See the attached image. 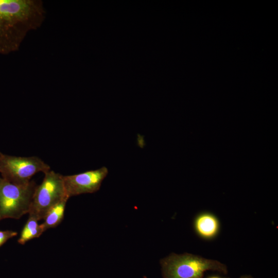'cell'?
I'll return each instance as SVG.
<instances>
[{
  "mask_svg": "<svg viewBox=\"0 0 278 278\" xmlns=\"http://www.w3.org/2000/svg\"><path fill=\"white\" fill-rule=\"evenodd\" d=\"M46 11L40 0H0V55L19 50L29 32L39 28Z\"/></svg>",
  "mask_w": 278,
  "mask_h": 278,
  "instance_id": "6da1fadb",
  "label": "cell"
},
{
  "mask_svg": "<svg viewBox=\"0 0 278 278\" xmlns=\"http://www.w3.org/2000/svg\"><path fill=\"white\" fill-rule=\"evenodd\" d=\"M163 278H202L207 270L227 274L225 265L188 253H172L160 260Z\"/></svg>",
  "mask_w": 278,
  "mask_h": 278,
  "instance_id": "7a4b0ae2",
  "label": "cell"
},
{
  "mask_svg": "<svg viewBox=\"0 0 278 278\" xmlns=\"http://www.w3.org/2000/svg\"><path fill=\"white\" fill-rule=\"evenodd\" d=\"M37 186L31 180L18 184L0 178L1 218L19 219L28 214Z\"/></svg>",
  "mask_w": 278,
  "mask_h": 278,
  "instance_id": "3957f363",
  "label": "cell"
},
{
  "mask_svg": "<svg viewBox=\"0 0 278 278\" xmlns=\"http://www.w3.org/2000/svg\"><path fill=\"white\" fill-rule=\"evenodd\" d=\"M67 196L63 180V175L53 170L44 173L42 183L34 192L29 216L37 220L43 219L48 211Z\"/></svg>",
  "mask_w": 278,
  "mask_h": 278,
  "instance_id": "277c9868",
  "label": "cell"
},
{
  "mask_svg": "<svg viewBox=\"0 0 278 278\" xmlns=\"http://www.w3.org/2000/svg\"><path fill=\"white\" fill-rule=\"evenodd\" d=\"M50 170V166L37 157H15L0 152V173L2 178L10 182L26 183L37 173Z\"/></svg>",
  "mask_w": 278,
  "mask_h": 278,
  "instance_id": "5b68a950",
  "label": "cell"
},
{
  "mask_svg": "<svg viewBox=\"0 0 278 278\" xmlns=\"http://www.w3.org/2000/svg\"><path fill=\"white\" fill-rule=\"evenodd\" d=\"M108 173V169L104 166L78 174L63 176L67 196L70 198L72 196L98 191Z\"/></svg>",
  "mask_w": 278,
  "mask_h": 278,
  "instance_id": "8992f818",
  "label": "cell"
},
{
  "mask_svg": "<svg viewBox=\"0 0 278 278\" xmlns=\"http://www.w3.org/2000/svg\"><path fill=\"white\" fill-rule=\"evenodd\" d=\"M195 228L202 237L210 239L214 237L219 230V222L217 218L210 213L202 214L195 221Z\"/></svg>",
  "mask_w": 278,
  "mask_h": 278,
  "instance_id": "52a82bcc",
  "label": "cell"
},
{
  "mask_svg": "<svg viewBox=\"0 0 278 278\" xmlns=\"http://www.w3.org/2000/svg\"><path fill=\"white\" fill-rule=\"evenodd\" d=\"M68 200V198L62 200L48 211L43 219L44 222L41 223L44 231L55 228L62 222L64 218L65 208Z\"/></svg>",
  "mask_w": 278,
  "mask_h": 278,
  "instance_id": "ba28073f",
  "label": "cell"
},
{
  "mask_svg": "<svg viewBox=\"0 0 278 278\" xmlns=\"http://www.w3.org/2000/svg\"><path fill=\"white\" fill-rule=\"evenodd\" d=\"M44 231L42 224L38 223V220L29 216L22 230L18 242L24 245L30 240L39 237Z\"/></svg>",
  "mask_w": 278,
  "mask_h": 278,
  "instance_id": "9c48e42d",
  "label": "cell"
},
{
  "mask_svg": "<svg viewBox=\"0 0 278 278\" xmlns=\"http://www.w3.org/2000/svg\"><path fill=\"white\" fill-rule=\"evenodd\" d=\"M17 232L12 230H0V247L9 239L17 235Z\"/></svg>",
  "mask_w": 278,
  "mask_h": 278,
  "instance_id": "30bf717a",
  "label": "cell"
},
{
  "mask_svg": "<svg viewBox=\"0 0 278 278\" xmlns=\"http://www.w3.org/2000/svg\"><path fill=\"white\" fill-rule=\"evenodd\" d=\"M240 278H252L251 276L249 275H246V276H242Z\"/></svg>",
  "mask_w": 278,
  "mask_h": 278,
  "instance_id": "8fae6325",
  "label": "cell"
},
{
  "mask_svg": "<svg viewBox=\"0 0 278 278\" xmlns=\"http://www.w3.org/2000/svg\"><path fill=\"white\" fill-rule=\"evenodd\" d=\"M208 278H220V277H218V276H212V277H210Z\"/></svg>",
  "mask_w": 278,
  "mask_h": 278,
  "instance_id": "7c38bea8",
  "label": "cell"
},
{
  "mask_svg": "<svg viewBox=\"0 0 278 278\" xmlns=\"http://www.w3.org/2000/svg\"><path fill=\"white\" fill-rule=\"evenodd\" d=\"M0 219H1V215H0Z\"/></svg>",
  "mask_w": 278,
  "mask_h": 278,
  "instance_id": "4fadbf2b",
  "label": "cell"
}]
</instances>
